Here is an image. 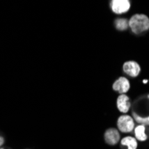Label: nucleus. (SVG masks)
<instances>
[{"mask_svg": "<svg viewBox=\"0 0 149 149\" xmlns=\"http://www.w3.org/2000/svg\"><path fill=\"white\" fill-rule=\"evenodd\" d=\"M131 116L138 124L149 127V94L139 97L135 101Z\"/></svg>", "mask_w": 149, "mask_h": 149, "instance_id": "1", "label": "nucleus"}, {"mask_svg": "<svg viewBox=\"0 0 149 149\" xmlns=\"http://www.w3.org/2000/svg\"><path fill=\"white\" fill-rule=\"evenodd\" d=\"M129 27L135 34H141L149 30V18L141 13L131 16L129 21Z\"/></svg>", "mask_w": 149, "mask_h": 149, "instance_id": "2", "label": "nucleus"}, {"mask_svg": "<svg viewBox=\"0 0 149 149\" xmlns=\"http://www.w3.org/2000/svg\"><path fill=\"white\" fill-rule=\"evenodd\" d=\"M135 120L131 115L124 113L120 115L117 120V128L120 132L130 133L133 132L135 129Z\"/></svg>", "mask_w": 149, "mask_h": 149, "instance_id": "3", "label": "nucleus"}, {"mask_svg": "<svg viewBox=\"0 0 149 149\" xmlns=\"http://www.w3.org/2000/svg\"><path fill=\"white\" fill-rule=\"evenodd\" d=\"M104 142L109 146H115L120 141V134L118 129L109 128L104 131Z\"/></svg>", "mask_w": 149, "mask_h": 149, "instance_id": "4", "label": "nucleus"}, {"mask_svg": "<svg viewBox=\"0 0 149 149\" xmlns=\"http://www.w3.org/2000/svg\"><path fill=\"white\" fill-rule=\"evenodd\" d=\"M112 10L116 15L127 13L130 8V0H112L111 3Z\"/></svg>", "mask_w": 149, "mask_h": 149, "instance_id": "5", "label": "nucleus"}, {"mask_svg": "<svg viewBox=\"0 0 149 149\" xmlns=\"http://www.w3.org/2000/svg\"><path fill=\"white\" fill-rule=\"evenodd\" d=\"M123 70L127 75H129L130 77H132V78L138 77L141 72L140 65L135 61L125 62L123 66Z\"/></svg>", "mask_w": 149, "mask_h": 149, "instance_id": "6", "label": "nucleus"}, {"mask_svg": "<svg viewBox=\"0 0 149 149\" xmlns=\"http://www.w3.org/2000/svg\"><path fill=\"white\" fill-rule=\"evenodd\" d=\"M130 88V81L126 77L118 78L113 84V89L120 94H126Z\"/></svg>", "mask_w": 149, "mask_h": 149, "instance_id": "7", "label": "nucleus"}, {"mask_svg": "<svg viewBox=\"0 0 149 149\" xmlns=\"http://www.w3.org/2000/svg\"><path fill=\"white\" fill-rule=\"evenodd\" d=\"M116 105L118 110L123 113H128L131 108V102L126 94H120L117 98Z\"/></svg>", "mask_w": 149, "mask_h": 149, "instance_id": "8", "label": "nucleus"}, {"mask_svg": "<svg viewBox=\"0 0 149 149\" xmlns=\"http://www.w3.org/2000/svg\"><path fill=\"white\" fill-rule=\"evenodd\" d=\"M147 126L144 125V124H138L137 126H135V129L133 130L134 136L136 138V139L138 141H141L144 142L147 139L148 136L146 134L147 131Z\"/></svg>", "mask_w": 149, "mask_h": 149, "instance_id": "9", "label": "nucleus"}, {"mask_svg": "<svg viewBox=\"0 0 149 149\" xmlns=\"http://www.w3.org/2000/svg\"><path fill=\"white\" fill-rule=\"evenodd\" d=\"M120 146H125L127 149H137L138 148V140L135 137L126 136L120 139Z\"/></svg>", "mask_w": 149, "mask_h": 149, "instance_id": "10", "label": "nucleus"}, {"mask_svg": "<svg viewBox=\"0 0 149 149\" xmlns=\"http://www.w3.org/2000/svg\"><path fill=\"white\" fill-rule=\"evenodd\" d=\"M114 26L118 31H126L129 28V21L125 18H118L114 21Z\"/></svg>", "mask_w": 149, "mask_h": 149, "instance_id": "11", "label": "nucleus"}, {"mask_svg": "<svg viewBox=\"0 0 149 149\" xmlns=\"http://www.w3.org/2000/svg\"><path fill=\"white\" fill-rule=\"evenodd\" d=\"M5 143V139L3 137H0V146H2Z\"/></svg>", "mask_w": 149, "mask_h": 149, "instance_id": "12", "label": "nucleus"}, {"mask_svg": "<svg viewBox=\"0 0 149 149\" xmlns=\"http://www.w3.org/2000/svg\"><path fill=\"white\" fill-rule=\"evenodd\" d=\"M143 82H144V83H147V79H144V80H143Z\"/></svg>", "mask_w": 149, "mask_h": 149, "instance_id": "13", "label": "nucleus"}, {"mask_svg": "<svg viewBox=\"0 0 149 149\" xmlns=\"http://www.w3.org/2000/svg\"><path fill=\"white\" fill-rule=\"evenodd\" d=\"M0 149H4V148H0Z\"/></svg>", "mask_w": 149, "mask_h": 149, "instance_id": "14", "label": "nucleus"}]
</instances>
